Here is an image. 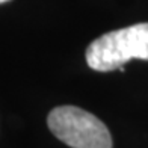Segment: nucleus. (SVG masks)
Returning <instances> with one entry per match:
<instances>
[{
    "instance_id": "7ed1b4c3",
    "label": "nucleus",
    "mask_w": 148,
    "mask_h": 148,
    "mask_svg": "<svg viewBox=\"0 0 148 148\" xmlns=\"http://www.w3.org/2000/svg\"><path fill=\"white\" fill-rule=\"evenodd\" d=\"M5 2H9V0H0V3H5Z\"/></svg>"
},
{
    "instance_id": "f257e3e1",
    "label": "nucleus",
    "mask_w": 148,
    "mask_h": 148,
    "mask_svg": "<svg viewBox=\"0 0 148 148\" xmlns=\"http://www.w3.org/2000/svg\"><path fill=\"white\" fill-rule=\"evenodd\" d=\"M130 59L148 60V23L107 32L86 49V62L95 71L116 70Z\"/></svg>"
},
{
    "instance_id": "f03ea898",
    "label": "nucleus",
    "mask_w": 148,
    "mask_h": 148,
    "mask_svg": "<svg viewBox=\"0 0 148 148\" xmlns=\"http://www.w3.org/2000/svg\"><path fill=\"white\" fill-rule=\"evenodd\" d=\"M47 124L58 139L71 148H112V136L104 123L80 107H55Z\"/></svg>"
}]
</instances>
